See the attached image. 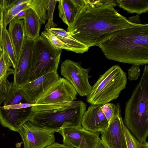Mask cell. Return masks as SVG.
I'll list each match as a JSON object with an SVG mask.
<instances>
[{"instance_id":"41","label":"cell","mask_w":148,"mask_h":148,"mask_svg":"<svg viewBox=\"0 0 148 148\" xmlns=\"http://www.w3.org/2000/svg\"><path fill=\"white\" fill-rule=\"evenodd\" d=\"M0 96V97H1V96Z\"/></svg>"},{"instance_id":"11","label":"cell","mask_w":148,"mask_h":148,"mask_svg":"<svg viewBox=\"0 0 148 148\" xmlns=\"http://www.w3.org/2000/svg\"><path fill=\"white\" fill-rule=\"evenodd\" d=\"M59 77L57 71L52 72L20 85L18 88L27 103L35 104L38 99Z\"/></svg>"},{"instance_id":"29","label":"cell","mask_w":148,"mask_h":148,"mask_svg":"<svg viewBox=\"0 0 148 148\" xmlns=\"http://www.w3.org/2000/svg\"><path fill=\"white\" fill-rule=\"evenodd\" d=\"M58 0H49V5L47 13V22L45 27V31H48L51 28H55L57 25L53 21V16L55 7Z\"/></svg>"},{"instance_id":"6","label":"cell","mask_w":148,"mask_h":148,"mask_svg":"<svg viewBox=\"0 0 148 148\" xmlns=\"http://www.w3.org/2000/svg\"><path fill=\"white\" fill-rule=\"evenodd\" d=\"M62 52V50L53 48L45 38L40 36L35 40L32 48L28 82L57 71Z\"/></svg>"},{"instance_id":"36","label":"cell","mask_w":148,"mask_h":148,"mask_svg":"<svg viewBox=\"0 0 148 148\" xmlns=\"http://www.w3.org/2000/svg\"><path fill=\"white\" fill-rule=\"evenodd\" d=\"M29 8H26L21 10L18 12L14 18L20 20L23 19L27 10Z\"/></svg>"},{"instance_id":"30","label":"cell","mask_w":148,"mask_h":148,"mask_svg":"<svg viewBox=\"0 0 148 148\" xmlns=\"http://www.w3.org/2000/svg\"><path fill=\"white\" fill-rule=\"evenodd\" d=\"M87 4L94 8L106 6L113 7L116 5V1L113 0H86Z\"/></svg>"},{"instance_id":"10","label":"cell","mask_w":148,"mask_h":148,"mask_svg":"<svg viewBox=\"0 0 148 148\" xmlns=\"http://www.w3.org/2000/svg\"><path fill=\"white\" fill-rule=\"evenodd\" d=\"M57 132L62 136L64 144L74 148H96L100 140L99 132H91L82 127L67 128Z\"/></svg>"},{"instance_id":"21","label":"cell","mask_w":148,"mask_h":148,"mask_svg":"<svg viewBox=\"0 0 148 148\" xmlns=\"http://www.w3.org/2000/svg\"><path fill=\"white\" fill-rule=\"evenodd\" d=\"M116 2L119 7L129 13L139 15L148 10V0H117Z\"/></svg>"},{"instance_id":"38","label":"cell","mask_w":148,"mask_h":148,"mask_svg":"<svg viewBox=\"0 0 148 148\" xmlns=\"http://www.w3.org/2000/svg\"><path fill=\"white\" fill-rule=\"evenodd\" d=\"M6 93L0 97V106L3 103L6 96Z\"/></svg>"},{"instance_id":"15","label":"cell","mask_w":148,"mask_h":148,"mask_svg":"<svg viewBox=\"0 0 148 148\" xmlns=\"http://www.w3.org/2000/svg\"><path fill=\"white\" fill-rule=\"evenodd\" d=\"M102 105H91L85 112L81 125L83 129L92 132H100L109 125L101 108Z\"/></svg>"},{"instance_id":"9","label":"cell","mask_w":148,"mask_h":148,"mask_svg":"<svg viewBox=\"0 0 148 148\" xmlns=\"http://www.w3.org/2000/svg\"><path fill=\"white\" fill-rule=\"evenodd\" d=\"M77 93L72 84L60 77L37 100L35 104L42 105L71 102L77 99Z\"/></svg>"},{"instance_id":"19","label":"cell","mask_w":148,"mask_h":148,"mask_svg":"<svg viewBox=\"0 0 148 148\" xmlns=\"http://www.w3.org/2000/svg\"><path fill=\"white\" fill-rule=\"evenodd\" d=\"M23 20L25 37L36 40L40 36L41 24L36 14L32 9L29 8Z\"/></svg>"},{"instance_id":"7","label":"cell","mask_w":148,"mask_h":148,"mask_svg":"<svg viewBox=\"0 0 148 148\" xmlns=\"http://www.w3.org/2000/svg\"><path fill=\"white\" fill-rule=\"evenodd\" d=\"M90 68L84 69L79 62L66 59L61 65L60 73L74 88L81 96H87L92 86L89 82Z\"/></svg>"},{"instance_id":"40","label":"cell","mask_w":148,"mask_h":148,"mask_svg":"<svg viewBox=\"0 0 148 148\" xmlns=\"http://www.w3.org/2000/svg\"><path fill=\"white\" fill-rule=\"evenodd\" d=\"M2 51H0V57L2 53Z\"/></svg>"},{"instance_id":"31","label":"cell","mask_w":148,"mask_h":148,"mask_svg":"<svg viewBox=\"0 0 148 148\" xmlns=\"http://www.w3.org/2000/svg\"><path fill=\"white\" fill-rule=\"evenodd\" d=\"M128 79L131 81L136 80L140 74L139 65L133 64L130 68L128 70Z\"/></svg>"},{"instance_id":"16","label":"cell","mask_w":148,"mask_h":148,"mask_svg":"<svg viewBox=\"0 0 148 148\" xmlns=\"http://www.w3.org/2000/svg\"><path fill=\"white\" fill-rule=\"evenodd\" d=\"M7 30L17 63L25 38L23 20L14 18L9 23Z\"/></svg>"},{"instance_id":"14","label":"cell","mask_w":148,"mask_h":148,"mask_svg":"<svg viewBox=\"0 0 148 148\" xmlns=\"http://www.w3.org/2000/svg\"><path fill=\"white\" fill-rule=\"evenodd\" d=\"M31 107L5 109L1 106L0 123L10 130L17 132L23 124L29 120L32 114Z\"/></svg>"},{"instance_id":"8","label":"cell","mask_w":148,"mask_h":148,"mask_svg":"<svg viewBox=\"0 0 148 148\" xmlns=\"http://www.w3.org/2000/svg\"><path fill=\"white\" fill-rule=\"evenodd\" d=\"M17 132L24 148H44L55 140L54 132L40 128L29 120L23 124Z\"/></svg>"},{"instance_id":"13","label":"cell","mask_w":148,"mask_h":148,"mask_svg":"<svg viewBox=\"0 0 148 148\" xmlns=\"http://www.w3.org/2000/svg\"><path fill=\"white\" fill-rule=\"evenodd\" d=\"M121 116L112 120L108 127L101 132V140L107 148H127Z\"/></svg>"},{"instance_id":"22","label":"cell","mask_w":148,"mask_h":148,"mask_svg":"<svg viewBox=\"0 0 148 148\" xmlns=\"http://www.w3.org/2000/svg\"><path fill=\"white\" fill-rule=\"evenodd\" d=\"M12 63L9 57L2 51L0 57V87L8 80V77L14 75L15 70L10 68Z\"/></svg>"},{"instance_id":"2","label":"cell","mask_w":148,"mask_h":148,"mask_svg":"<svg viewBox=\"0 0 148 148\" xmlns=\"http://www.w3.org/2000/svg\"><path fill=\"white\" fill-rule=\"evenodd\" d=\"M106 58L123 63H148V24L118 30L98 46Z\"/></svg>"},{"instance_id":"3","label":"cell","mask_w":148,"mask_h":148,"mask_svg":"<svg viewBox=\"0 0 148 148\" xmlns=\"http://www.w3.org/2000/svg\"><path fill=\"white\" fill-rule=\"evenodd\" d=\"M29 121L43 129L57 132L69 127L82 128L86 105L81 101L38 105L31 107Z\"/></svg>"},{"instance_id":"4","label":"cell","mask_w":148,"mask_h":148,"mask_svg":"<svg viewBox=\"0 0 148 148\" xmlns=\"http://www.w3.org/2000/svg\"><path fill=\"white\" fill-rule=\"evenodd\" d=\"M124 124L140 142L148 134V66L125 104Z\"/></svg>"},{"instance_id":"20","label":"cell","mask_w":148,"mask_h":148,"mask_svg":"<svg viewBox=\"0 0 148 148\" xmlns=\"http://www.w3.org/2000/svg\"><path fill=\"white\" fill-rule=\"evenodd\" d=\"M59 15L68 27L73 24L78 11L72 0H58Z\"/></svg>"},{"instance_id":"17","label":"cell","mask_w":148,"mask_h":148,"mask_svg":"<svg viewBox=\"0 0 148 148\" xmlns=\"http://www.w3.org/2000/svg\"><path fill=\"white\" fill-rule=\"evenodd\" d=\"M30 0H3V25L6 27L21 10L29 8Z\"/></svg>"},{"instance_id":"12","label":"cell","mask_w":148,"mask_h":148,"mask_svg":"<svg viewBox=\"0 0 148 148\" xmlns=\"http://www.w3.org/2000/svg\"><path fill=\"white\" fill-rule=\"evenodd\" d=\"M35 40L25 37L22 51L13 75L17 87L28 82L32 51Z\"/></svg>"},{"instance_id":"37","label":"cell","mask_w":148,"mask_h":148,"mask_svg":"<svg viewBox=\"0 0 148 148\" xmlns=\"http://www.w3.org/2000/svg\"><path fill=\"white\" fill-rule=\"evenodd\" d=\"M96 148H107V147L100 139L97 144Z\"/></svg>"},{"instance_id":"5","label":"cell","mask_w":148,"mask_h":148,"mask_svg":"<svg viewBox=\"0 0 148 148\" xmlns=\"http://www.w3.org/2000/svg\"><path fill=\"white\" fill-rule=\"evenodd\" d=\"M127 83L125 73L115 65L100 75L87 96V101L91 105H103L116 99Z\"/></svg>"},{"instance_id":"33","label":"cell","mask_w":148,"mask_h":148,"mask_svg":"<svg viewBox=\"0 0 148 148\" xmlns=\"http://www.w3.org/2000/svg\"><path fill=\"white\" fill-rule=\"evenodd\" d=\"M3 11L2 7L0 6V51H2V44L3 27Z\"/></svg>"},{"instance_id":"32","label":"cell","mask_w":148,"mask_h":148,"mask_svg":"<svg viewBox=\"0 0 148 148\" xmlns=\"http://www.w3.org/2000/svg\"><path fill=\"white\" fill-rule=\"evenodd\" d=\"M35 105L28 103H20L14 105L3 106V107L5 109H21L31 107Z\"/></svg>"},{"instance_id":"24","label":"cell","mask_w":148,"mask_h":148,"mask_svg":"<svg viewBox=\"0 0 148 148\" xmlns=\"http://www.w3.org/2000/svg\"><path fill=\"white\" fill-rule=\"evenodd\" d=\"M2 49V51L9 58L12 65V67L16 69L17 63L16 56L7 29L3 27Z\"/></svg>"},{"instance_id":"39","label":"cell","mask_w":148,"mask_h":148,"mask_svg":"<svg viewBox=\"0 0 148 148\" xmlns=\"http://www.w3.org/2000/svg\"><path fill=\"white\" fill-rule=\"evenodd\" d=\"M3 0H0V6L2 7L3 5Z\"/></svg>"},{"instance_id":"27","label":"cell","mask_w":148,"mask_h":148,"mask_svg":"<svg viewBox=\"0 0 148 148\" xmlns=\"http://www.w3.org/2000/svg\"><path fill=\"white\" fill-rule=\"evenodd\" d=\"M122 126L127 148H148L147 142L144 143L140 142L131 134L123 123Z\"/></svg>"},{"instance_id":"25","label":"cell","mask_w":148,"mask_h":148,"mask_svg":"<svg viewBox=\"0 0 148 148\" xmlns=\"http://www.w3.org/2000/svg\"><path fill=\"white\" fill-rule=\"evenodd\" d=\"M23 100L26 102L18 87L16 86L13 82H11L3 102V106L16 104L21 103Z\"/></svg>"},{"instance_id":"34","label":"cell","mask_w":148,"mask_h":148,"mask_svg":"<svg viewBox=\"0 0 148 148\" xmlns=\"http://www.w3.org/2000/svg\"><path fill=\"white\" fill-rule=\"evenodd\" d=\"M72 1L78 11L86 4V0H72Z\"/></svg>"},{"instance_id":"18","label":"cell","mask_w":148,"mask_h":148,"mask_svg":"<svg viewBox=\"0 0 148 148\" xmlns=\"http://www.w3.org/2000/svg\"><path fill=\"white\" fill-rule=\"evenodd\" d=\"M48 31L68 46L72 51L82 54L88 51V47L75 39L63 29L51 28Z\"/></svg>"},{"instance_id":"26","label":"cell","mask_w":148,"mask_h":148,"mask_svg":"<svg viewBox=\"0 0 148 148\" xmlns=\"http://www.w3.org/2000/svg\"><path fill=\"white\" fill-rule=\"evenodd\" d=\"M101 108L109 124L114 119L121 116V107L118 103L116 104L107 103L102 105Z\"/></svg>"},{"instance_id":"35","label":"cell","mask_w":148,"mask_h":148,"mask_svg":"<svg viewBox=\"0 0 148 148\" xmlns=\"http://www.w3.org/2000/svg\"><path fill=\"white\" fill-rule=\"evenodd\" d=\"M44 148H74L67 146L64 144H60L57 143H54Z\"/></svg>"},{"instance_id":"1","label":"cell","mask_w":148,"mask_h":148,"mask_svg":"<svg viewBox=\"0 0 148 148\" xmlns=\"http://www.w3.org/2000/svg\"><path fill=\"white\" fill-rule=\"evenodd\" d=\"M140 24L130 21L113 6L94 8L86 2V4L77 12L73 24L68 27L66 32L89 48L98 46L118 30Z\"/></svg>"},{"instance_id":"28","label":"cell","mask_w":148,"mask_h":148,"mask_svg":"<svg viewBox=\"0 0 148 148\" xmlns=\"http://www.w3.org/2000/svg\"><path fill=\"white\" fill-rule=\"evenodd\" d=\"M41 35L47 39L51 45L55 49L58 50L64 49L72 51L71 49L68 46L48 31H44L42 32Z\"/></svg>"},{"instance_id":"23","label":"cell","mask_w":148,"mask_h":148,"mask_svg":"<svg viewBox=\"0 0 148 148\" xmlns=\"http://www.w3.org/2000/svg\"><path fill=\"white\" fill-rule=\"evenodd\" d=\"M49 0H30L29 8L36 14L41 24H45L47 20V13Z\"/></svg>"}]
</instances>
